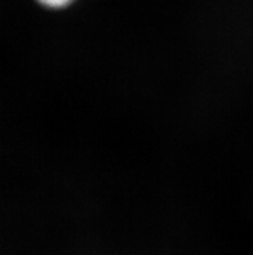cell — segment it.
I'll return each mask as SVG.
<instances>
[{
	"label": "cell",
	"mask_w": 253,
	"mask_h": 255,
	"mask_svg": "<svg viewBox=\"0 0 253 255\" xmlns=\"http://www.w3.org/2000/svg\"><path fill=\"white\" fill-rule=\"evenodd\" d=\"M36 1L45 9L55 10V12L68 9L73 4L77 3V0H36Z\"/></svg>",
	"instance_id": "obj_1"
}]
</instances>
